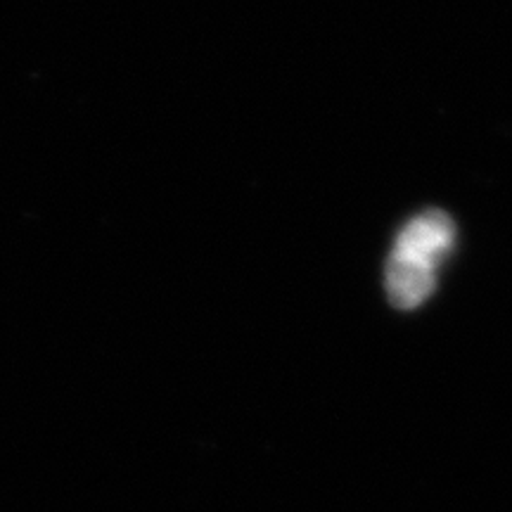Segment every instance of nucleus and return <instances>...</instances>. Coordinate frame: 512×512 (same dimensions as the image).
I'll list each match as a JSON object with an SVG mask.
<instances>
[{
	"instance_id": "nucleus-1",
	"label": "nucleus",
	"mask_w": 512,
	"mask_h": 512,
	"mask_svg": "<svg viewBox=\"0 0 512 512\" xmlns=\"http://www.w3.org/2000/svg\"><path fill=\"white\" fill-rule=\"evenodd\" d=\"M456 226L444 211H425L415 216L396 238L387 264V292L394 306L415 309L437 285L441 259L451 252Z\"/></svg>"
}]
</instances>
